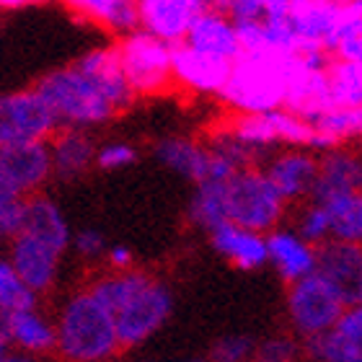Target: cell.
<instances>
[{
	"label": "cell",
	"mask_w": 362,
	"mask_h": 362,
	"mask_svg": "<svg viewBox=\"0 0 362 362\" xmlns=\"http://www.w3.org/2000/svg\"><path fill=\"white\" fill-rule=\"evenodd\" d=\"M90 290L112 308L122 352L143 347L168 324L174 310V295L163 279L143 269H122L101 274Z\"/></svg>",
	"instance_id": "1"
},
{
	"label": "cell",
	"mask_w": 362,
	"mask_h": 362,
	"mask_svg": "<svg viewBox=\"0 0 362 362\" xmlns=\"http://www.w3.org/2000/svg\"><path fill=\"white\" fill-rule=\"evenodd\" d=\"M54 352L70 362H106L122 352L114 313L88 287H81L62 303L54 318Z\"/></svg>",
	"instance_id": "2"
},
{
	"label": "cell",
	"mask_w": 362,
	"mask_h": 362,
	"mask_svg": "<svg viewBox=\"0 0 362 362\" xmlns=\"http://www.w3.org/2000/svg\"><path fill=\"white\" fill-rule=\"evenodd\" d=\"M295 52H241L218 96L233 114H262L285 106Z\"/></svg>",
	"instance_id": "3"
},
{
	"label": "cell",
	"mask_w": 362,
	"mask_h": 362,
	"mask_svg": "<svg viewBox=\"0 0 362 362\" xmlns=\"http://www.w3.org/2000/svg\"><path fill=\"white\" fill-rule=\"evenodd\" d=\"M34 88L52 109L60 127H101L119 114V109L106 96V90L98 86L96 78L88 76L83 68H78L76 62L47 73L45 78H39Z\"/></svg>",
	"instance_id": "4"
},
{
	"label": "cell",
	"mask_w": 362,
	"mask_h": 362,
	"mask_svg": "<svg viewBox=\"0 0 362 362\" xmlns=\"http://www.w3.org/2000/svg\"><path fill=\"white\" fill-rule=\"evenodd\" d=\"M352 300H355L352 290L326 277L321 269H313L305 277L290 282L285 298L290 329L298 339H310L316 334L329 332Z\"/></svg>",
	"instance_id": "5"
},
{
	"label": "cell",
	"mask_w": 362,
	"mask_h": 362,
	"mask_svg": "<svg viewBox=\"0 0 362 362\" xmlns=\"http://www.w3.org/2000/svg\"><path fill=\"white\" fill-rule=\"evenodd\" d=\"M285 197L279 194L264 168L259 163L238 168L226 179V215L228 223L269 233L272 228L282 226L287 215Z\"/></svg>",
	"instance_id": "6"
},
{
	"label": "cell",
	"mask_w": 362,
	"mask_h": 362,
	"mask_svg": "<svg viewBox=\"0 0 362 362\" xmlns=\"http://www.w3.org/2000/svg\"><path fill=\"white\" fill-rule=\"evenodd\" d=\"M114 47L122 73L127 78L129 88L135 90V96H158L174 86V73H171L174 45L163 42L151 31L135 29L119 37Z\"/></svg>",
	"instance_id": "7"
},
{
	"label": "cell",
	"mask_w": 362,
	"mask_h": 362,
	"mask_svg": "<svg viewBox=\"0 0 362 362\" xmlns=\"http://www.w3.org/2000/svg\"><path fill=\"white\" fill-rule=\"evenodd\" d=\"M228 127L257 153L259 163L267 153L282 148V145H300V148L310 151V140L316 132L308 119L298 117L285 106L262 114H235V119Z\"/></svg>",
	"instance_id": "8"
},
{
	"label": "cell",
	"mask_w": 362,
	"mask_h": 362,
	"mask_svg": "<svg viewBox=\"0 0 362 362\" xmlns=\"http://www.w3.org/2000/svg\"><path fill=\"white\" fill-rule=\"evenodd\" d=\"M60 127L52 109L37 88L11 90L0 96V148L47 143Z\"/></svg>",
	"instance_id": "9"
},
{
	"label": "cell",
	"mask_w": 362,
	"mask_h": 362,
	"mask_svg": "<svg viewBox=\"0 0 362 362\" xmlns=\"http://www.w3.org/2000/svg\"><path fill=\"white\" fill-rule=\"evenodd\" d=\"M62 257H65V251L26 228H18V233L8 241V262L13 264L26 287L37 295L49 293L54 287L60 277Z\"/></svg>",
	"instance_id": "10"
},
{
	"label": "cell",
	"mask_w": 362,
	"mask_h": 362,
	"mask_svg": "<svg viewBox=\"0 0 362 362\" xmlns=\"http://www.w3.org/2000/svg\"><path fill=\"white\" fill-rule=\"evenodd\" d=\"M259 166L274 184L287 204H300L310 199L318 171V153L300 145H282L267 153Z\"/></svg>",
	"instance_id": "11"
},
{
	"label": "cell",
	"mask_w": 362,
	"mask_h": 362,
	"mask_svg": "<svg viewBox=\"0 0 362 362\" xmlns=\"http://www.w3.org/2000/svg\"><path fill=\"white\" fill-rule=\"evenodd\" d=\"M230 68H233V60L202 52L187 42L174 45V52H171L174 83L199 96H218L228 83Z\"/></svg>",
	"instance_id": "12"
},
{
	"label": "cell",
	"mask_w": 362,
	"mask_h": 362,
	"mask_svg": "<svg viewBox=\"0 0 362 362\" xmlns=\"http://www.w3.org/2000/svg\"><path fill=\"white\" fill-rule=\"evenodd\" d=\"M0 171L23 197L42 192L52 179V160L47 143H23L0 148Z\"/></svg>",
	"instance_id": "13"
},
{
	"label": "cell",
	"mask_w": 362,
	"mask_h": 362,
	"mask_svg": "<svg viewBox=\"0 0 362 362\" xmlns=\"http://www.w3.org/2000/svg\"><path fill=\"white\" fill-rule=\"evenodd\" d=\"M3 334H6L11 349L21 357L52 355L57 347L54 321L45 310H39V303L13 310L3 324Z\"/></svg>",
	"instance_id": "14"
},
{
	"label": "cell",
	"mask_w": 362,
	"mask_h": 362,
	"mask_svg": "<svg viewBox=\"0 0 362 362\" xmlns=\"http://www.w3.org/2000/svg\"><path fill=\"white\" fill-rule=\"evenodd\" d=\"M204 8V0H137L140 29L151 31L168 45H179Z\"/></svg>",
	"instance_id": "15"
},
{
	"label": "cell",
	"mask_w": 362,
	"mask_h": 362,
	"mask_svg": "<svg viewBox=\"0 0 362 362\" xmlns=\"http://www.w3.org/2000/svg\"><path fill=\"white\" fill-rule=\"evenodd\" d=\"M267 264L274 267L277 277L290 285L316 269L318 246L305 241L295 228L277 226L267 233Z\"/></svg>",
	"instance_id": "16"
},
{
	"label": "cell",
	"mask_w": 362,
	"mask_h": 362,
	"mask_svg": "<svg viewBox=\"0 0 362 362\" xmlns=\"http://www.w3.org/2000/svg\"><path fill=\"white\" fill-rule=\"evenodd\" d=\"M332 86H329V68H305L300 54L295 52V65L287 81L285 109L295 112L303 119H318L326 109H332Z\"/></svg>",
	"instance_id": "17"
},
{
	"label": "cell",
	"mask_w": 362,
	"mask_h": 362,
	"mask_svg": "<svg viewBox=\"0 0 362 362\" xmlns=\"http://www.w3.org/2000/svg\"><path fill=\"white\" fill-rule=\"evenodd\" d=\"M341 3L324 0H293L290 3V23H293L298 52L303 49H329L334 29L339 26Z\"/></svg>",
	"instance_id": "18"
},
{
	"label": "cell",
	"mask_w": 362,
	"mask_h": 362,
	"mask_svg": "<svg viewBox=\"0 0 362 362\" xmlns=\"http://www.w3.org/2000/svg\"><path fill=\"white\" fill-rule=\"evenodd\" d=\"M52 176L60 181H76L96 166V143L81 127H57L47 140Z\"/></svg>",
	"instance_id": "19"
},
{
	"label": "cell",
	"mask_w": 362,
	"mask_h": 362,
	"mask_svg": "<svg viewBox=\"0 0 362 362\" xmlns=\"http://www.w3.org/2000/svg\"><path fill=\"white\" fill-rule=\"evenodd\" d=\"M210 243L220 259L233 264L241 272L262 269L267 264V233L251 230V228L235 226V223H223V226L210 230Z\"/></svg>",
	"instance_id": "20"
},
{
	"label": "cell",
	"mask_w": 362,
	"mask_h": 362,
	"mask_svg": "<svg viewBox=\"0 0 362 362\" xmlns=\"http://www.w3.org/2000/svg\"><path fill=\"white\" fill-rule=\"evenodd\" d=\"M362 187V151L349 148V143H337L329 151L318 153L316 184L310 199H324L337 192Z\"/></svg>",
	"instance_id": "21"
},
{
	"label": "cell",
	"mask_w": 362,
	"mask_h": 362,
	"mask_svg": "<svg viewBox=\"0 0 362 362\" xmlns=\"http://www.w3.org/2000/svg\"><path fill=\"white\" fill-rule=\"evenodd\" d=\"M184 42L202 52L226 57V60H235L243 52L235 21L228 16V11H220V8H204L189 26Z\"/></svg>",
	"instance_id": "22"
},
{
	"label": "cell",
	"mask_w": 362,
	"mask_h": 362,
	"mask_svg": "<svg viewBox=\"0 0 362 362\" xmlns=\"http://www.w3.org/2000/svg\"><path fill=\"white\" fill-rule=\"evenodd\" d=\"M153 156L158 163L171 171V174L181 176V179L197 181L207 179V168H210V151L204 143H197L192 137H163L153 145Z\"/></svg>",
	"instance_id": "23"
},
{
	"label": "cell",
	"mask_w": 362,
	"mask_h": 362,
	"mask_svg": "<svg viewBox=\"0 0 362 362\" xmlns=\"http://www.w3.org/2000/svg\"><path fill=\"white\" fill-rule=\"evenodd\" d=\"M78 68H83L88 76L98 81V86L106 90V96L112 98L119 114L135 101V90L129 88L127 78L122 73L119 57H117V47H93L86 54L76 60Z\"/></svg>",
	"instance_id": "24"
},
{
	"label": "cell",
	"mask_w": 362,
	"mask_h": 362,
	"mask_svg": "<svg viewBox=\"0 0 362 362\" xmlns=\"http://www.w3.org/2000/svg\"><path fill=\"white\" fill-rule=\"evenodd\" d=\"M316 269L355 293L357 279L362 274V243L326 238L324 243H318Z\"/></svg>",
	"instance_id": "25"
},
{
	"label": "cell",
	"mask_w": 362,
	"mask_h": 362,
	"mask_svg": "<svg viewBox=\"0 0 362 362\" xmlns=\"http://www.w3.org/2000/svg\"><path fill=\"white\" fill-rule=\"evenodd\" d=\"M189 220L192 226L210 233L212 228L228 223L226 215V181L202 179L194 184V194L189 199Z\"/></svg>",
	"instance_id": "26"
},
{
	"label": "cell",
	"mask_w": 362,
	"mask_h": 362,
	"mask_svg": "<svg viewBox=\"0 0 362 362\" xmlns=\"http://www.w3.org/2000/svg\"><path fill=\"white\" fill-rule=\"evenodd\" d=\"M329 210L332 218V238L341 241L362 243V192L349 189V192H337L324 199H316Z\"/></svg>",
	"instance_id": "27"
},
{
	"label": "cell",
	"mask_w": 362,
	"mask_h": 362,
	"mask_svg": "<svg viewBox=\"0 0 362 362\" xmlns=\"http://www.w3.org/2000/svg\"><path fill=\"white\" fill-rule=\"evenodd\" d=\"M334 60L362 62V0H341V18L329 42Z\"/></svg>",
	"instance_id": "28"
},
{
	"label": "cell",
	"mask_w": 362,
	"mask_h": 362,
	"mask_svg": "<svg viewBox=\"0 0 362 362\" xmlns=\"http://www.w3.org/2000/svg\"><path fill=\"white\" fill-rule=\"evenodd\" d=\"M303 355L318 362H362V339H352L337 329H329L303 339Z\"/></svg>",
	"instance_id": "29"
},
{
	"label": "cell",
	"mask_w": 362,
	"mask_h": 362,
	"mask_svg": "<svg viewBox=\"0 0 362 362\" xmlns=\"http://www.w3.org/2000/svg\"><path fill=\"white\" fill-rule=\"evenodd\" d=\"M310 124L332 137L334 143L362 140V106H332Z\"/></svg>",
	"instance_id": "30"
},
{
	"label": "cell",
	"mask_w": 362,
	"mask_h": 362,
	"mask_svg": "<svg viewBox=\"0 0 362 362\" xmlns=\"http://www.w3.org/2000/svg\"><path fill=\"white\" fill-rule=\"evenodd\" d=\"M329 86L334 106H362V62L332 60Z\"/></svg>",
	"instance_id": "31"
},
{
	"label": "cell",
	"mask_w": 362,
	"mask_h": 362,
	"mask_svg": "<svg viewBox=\"0 0 362 362\" xmlns=\"http://www.w3.org/2000/svg\"><path fill=\"white\" fill-rule=\"evenodd\" d=\"M37 303L39 295L26 287V282L18 277V272L8 262V257H0V329L13 310L37 305Z\"/></svg>",
	"instance_id": "32"
},
{
	"label": "cell",
	"mask_w": 362,
	"mask_h": 362,
	"mask_svg": "<svg viewBox=\"0 0 362 362\" xmlns=\"http://www.w3.org/2000/svg\"><path fill=\"white\" fill-rule=\"evenodd\" d=\"M295 230L310 243H324L326 238H332V218L329 210L316 199H305L300 202L298 218H295Z\"/></svg>",
	"instance_id": "33"
},
{
	"label": "cell",
	"mask_w": 362,
	"mask_h": 362,
	"mask_svg": "<svg viewBox=\"0 0 362 362\" xmlns=\"http://www.w3.org/2000/svg\"><path fill=\"white\" fill-rule=\"evenodd\" d=\"M23 207L26 197L18 194L16 187L0 171V243L11 241L23 223Z\"/></svg>",
	"instance_id": "34"
},
{
	"label": "cell",
	"mask_w": 362,
	"mask_h": 362,
	"mask_svg": "<svg viewBox=\"0 0 362 362\" xmlns=\"http://www.w3.org/2000/svg\"><path fill=\"white\" fill-rule=\"evenodd\" d=\"M293 0H230L228 3V16L238 21H267L274 16L290 13Z\"/></svg>",
	"instance_id": "35"
},
{
	"label": "cell",
	"mask_w": 362,
	"mask_h": 362,
	"mask_svg": "<svg viewBox=\"0 0 362 362\" xmlns=\"http://www.w3.org/2000/svg\"><path fill=\"white\" fill-rule=\"evenodd\" d=\"M254 352H257V341L246 337V334H228V337H220L215 344L207 352V360L212 362H246L254 360Z\"/></svg>",
	"instance_id": "36"
},
{
	"label": "cell",
	"mask_w": 362,
	"mask_h": 362,
	"mask_svg": "<svg viewBox=\"0 0 362 362\" xmlns=\"http://www.w3.org/2000/svg\"><path fill=\"white\" fill-rule=\"evenodd\" d=\"M303 355V339L298 337H269L264 341H257L254 360L259 362H293Z\"/></svg>",
	"instance_id": "37"
},
{
	"label": "cell",
	"mask_w": 362,
	"mask_h": 362,
	"mask_svg": "<svg viewBox=\"0 0 362 362\" xmlns=\"http://www.w3.org/2000/svg\"><path fill=\"white\" fill-rule=\"evenodd\" d=\"M137 158L135 145L124 140H112V143L96 145V166L101 171H119V168L132 166Z\"/></svg>",
	"instance_id": "38"
},
{
	"label": "cell",
	"mask_w": 362,
	"mask_h": 362,
	"mask_svg": "<svg viewBox=\"0 0 362 362\" xmlns=\"http://www.w3.org/2000/svg\"><path fill=\"white\" fill-rule=\"evenodd\" d=\"M101 29H106L114 37H124L129 31L140 29V13H137V0H119L112 8V13L106 16Z\"/></svg>",
	"instance_id": "39"
},
{
	"label": "cell",
	"mask_w": 362,
	"mask_h": 362,
	"mask_svg": "<svg viewBox=\"0 0 362 362\" xmlns=\"http://www.w3.org/2000/svg\"><path fill=\"white\" fill-rule=\"evenodd\" d=\"M70 249L76 251L83 262H98V259H104L109 243H106L101 230H96V228H83V230L73 233V238H70Z\"/></svg>",
	"instance_id": "40"
},
{
	"label": "cell",
	"mask_w": 362,
	"mask_h": 362,
	"mask_svg": "<svg viewBox=\"0 0 362 362\" xmlns=\"http://www.w3.org/2000/svg\"><path fill=\"white\" fill-rule=\"evenodd\" d=\"M65 6L88 23H96V26H104L106 16L112 13V8L119 3V0H62Z\"/></svg>",
	"instance_id": "41"
},
{
	"label": "cell",
	"mask_w": 362,
	"mask_h": 362,
	"mask_svg": "<svg viewBox=\"0 0 362 362\" xmlns=\"http://www.w3.org/2000/svg\"><path fill=\"white\" fill-rule=\"evenodd\" d=\"M337 332H341L344 337H352V339H362V303L352 300L344 308V313L339 316V321L334 324Z\"/></svg>",
	"instance_id": "42"
},
{
	"label": "cell",
	"mask_w": 362,
	"mask_h": 362,
	"mask_svg": "<svg viewBox=\"0 0 362 362\" xmlns=\"http://www.w3.org/2000/svg\"><path fill=\"white\" fill-rule=\"evenodd\" d=\"M104 262L109 264V269L122 272V269L135 267V254H132V249H129V246H124V243H114V246H109V249H106Z\"/></svg>",
	"instance_id": "43"
},
{
	"label": "cell",
	"mask_w": 362,
	"mask_h": 362,
	"mask_svg": "<svg viewBox=\"0 0 362 362\" xmlns=\"http://www.w3.org/2000/svg\"><path fill=\"white\" fill-rule=\"evenodd\" d=\"M37 3H47V0H0V11H16V8L37 6Z\"/></svg>",
	"instance_id": "44"
},
{
	"label": "cell",
	"mask_w": 362,
	"mask_h": 362,
	"mask_svg": "<svg viewBox=\"0 0 362 362\" xmlns=\"http://www.w3.org/2000/svg\"><path fill=\"white\" fill-rule=\"evenodd\" d=\"M13 357V349H11V344H8L6 334H3V329H0V362H6Z\"/></svg>",
	"instance_id": "45"
},
{
	"label": "cell",
	"mask_w": 362,
	"mask_h": 362,
	"mask_svg": "<svg viewBox=\"0 0 362 362\" xmlns=\"http://www.w3.org/2000/svg\"><path fill=\"white\" fill-rule=\"evenodd\" d=\"M355 300L362 303V274H360V279H357V287H355Z\"/></svg>",
	"instance_id": "46"
},
{
	"label": "cell",
	"mask_w": 362,
	"mask_h": 362,
	"mask_svg": "<svg viewBox=\"0 0 362 362\" xmlns=\"http://www.w3.org/2000/svg\"><path fill=\"white\" fill-rule=\"evenodd\" d=\"M324 3H341V0H324Z\"/></svg>",
	"instance_id": "47"
},
{
	"label": "cell",
	"mask_w": 362,
	"mask_h": 362,
	"mask_svg": "<svg viewBox=\"0 0 362 362\" xmlns=\"http://www.w3.org/2000/svg\"><path fill=\"white\" fill-rule=\"evenodd\" d=\"M360 192H362V187H360Z\"/></svg>",
	"instance_id": "48"
}]
</instances>
